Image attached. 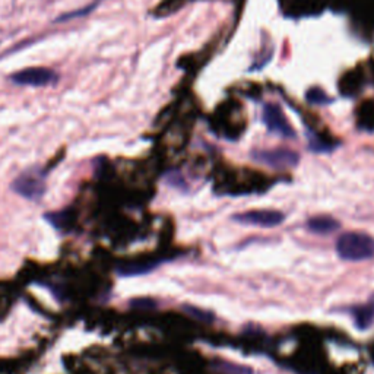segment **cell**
Masks as SVG:
<instances>
[{
  "label": "cell",
  "instance_id": "6da1fadb",
  "mask_svg": "<svg viewBox=\"0 0 374 374\" xmlns=\"http://www.w3.org/2000/svg\"><path fill=\"white\" fill-rule=\"evenodd\" d=\"M336 253L348 262L370 259L374 256V238L366 233H344L336 240Z\"/></svg>",
  "mask_w": 374,
  "mask_h": 374
},
{
  "label": "cell",
  "instance_id": "7a4b0ae2",
  "mask_svg": "<svg viewBox=\"0 0 374 374\" xmlns=\"http://www.w3.org/2000/svg\"><path fill=\"white\" fill-rule=\"evenodd\" d=\"M45 189V170L40 167L28 168L12 182V190L17 195L32 202L40 200L44 196Z\"/></svg>",
  "mask_w": 374,
  "mask_h": 374
},
{
  "label": "cell",
  "instance_id": "3957f363",
  "mask_svg": "<svg viewBox=\"0 0 374 374\" xmlns=\"http://www.w3.org/2000/svg\"><path fill=\"white\" fill-rule=\"evenodd\" d=\"M10 81L12 83L19 87L41 88L54 85L59 81V75L53 69L48 67H27L15 72V74L10 76Z\"/></svg>",
  "mask_w": 374,
  "mask_h": 374
},
{
  "label": "cell",
  "instance_id": "277c9868",
  "mask_svg": "<svg viewBox=\"0 0 374 374\" xmlns=\"http://www.w3.org/2000/svg\"><path fill=\"white\" fill-rule=\"evenodd\" d=\"M251 158L256 163L264 164L271 168H293L300 161L297 152L285 148L256 149L251 152Z\"/></svg>",
  "mask_w": 374,
  "mask_h": 374
},
{
  "label": "cell",
  "instance_id": "5b68a950",
  "mask_svg": "<svg viewBox=\"0 0 374 374\" xmlns=\"http://www.w3.org/2000/svg\"><path fill=\"white\" fill-rule=\"evenodd\" d=\"M236 222L245 225H256L262 228L278 227L284 222L285 215L276 209H251L241 214H236L233 216Z\"/></svg>",
  "mask_w": 374,
  "mask_h": 374
},
{
  "label": "cell",
  "instance_id": "8992f818",
  "mask_svg": "<svg viewBox=\"0 0 374 374\" xmlns=\"http://www.w3.org/2000/svg\"><path fill=\"white\" fill-rule=\"evenodd\" d=\"M263 122L272 134H276L287 139L295 138L294 129L288 123L282 110L276 104H267L263 107Z\"/></svg>",
  "mask_w": 374,
  "mask_h": 374
},
{
  "label": "cell",
  "instance_id": "52a82bcc",
  "mask_svg": "<svg viewBox=\"0 0 374 374\" xmlns=\"http://www.w3.org/2000/svg\"><path fill=\"white\" fill-rule=\"evenodd\" d=\"M307 228L315 234H329L340 228V222L332 218V216L318 215L307 221Z\"/></svg>",
  "mask_w": 374,
  "mask_h": 374
},
{
  "label": "cell",
  "instance_id": "ba28073f",
  "mask_svg": "<svg viewBox=\"0 0 374 374\" xmlns=\"http://www.w3.org/2000/svg\"><path fill=\"white\" fill-rule=\"evenodd\" d=\"M355 324L360 329H367L374 324V307L358 306L351 310Z\"/></svg>",
  "mask_w": 374,
  "mask_h": 374
},
{
  "label": "cell",
  "instance_id": "9c48e42d",
  "mask_svg": "<svg viewBox=\"0 0 374 374\" xmlns=\"http://www.w3.org/2000/svg\"><path fill=\"white\" fill-rule=\"evenodd\" d=\"M155 268V264H127V267H122L118 268L117 272L120 276H136V275H142V273H147L149 271H152Z\"/></svg>",
  "mask_w": 374,
  "mask_h": 374
},
{
  "label": "cell",
  "instance_id": "30bf717a",
  "mask_svg": "<svg viewBox=\"0 0 374 374\" xmlns=\"http://www.w3.org/2000/svg\"><path fill=\"white\" fill-rule=\"evenodd\" d=\"M185 311L187 313V315H190L191 318H195L198 320H202V322H212L214 319V315L209 311H205L199 307H195V306H185L183 307Z\"/></svg>",
  "mask_w": 374,
  "mask_h": 374
},
{
  "label": "cell",
  "instance_id": "8fae6325",
  "mask_svg": "<svg viewBox=\"0 0 374 374\" xmlns=\"http://www.w3.org/2000/svg\"><path fill=\"white\" fill-rule=\"evenodd\" d=\"M134 306H149V307H152V306H155V303H154V301H151V300H138V301H134Z\"/></svg>",
  "mask_w": 374,
  "mask_h": 374
},
{
  "label": "cell",
  "instance_id": "7c38bea8",
  "mask_svg": "<svg viewBox=\"0 0 374 374\" xmlns=\"http://www.w3.org/2000/svg\"><path fill=\"white\" fill-rule=\"evenodd\" d=\"M371 298H373V301H374V295H373V297H371Z\"/></svg>",
  "mask_w": 374,
  "mask_h": 374
}]
</instances>
